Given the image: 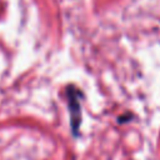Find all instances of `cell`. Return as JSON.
I'll return each mask as SVG.
<instances>
[{"instance_id": "6da1fadb", "label": "cell", "mask_w": 160, "mask_h": 160, "mask_svg": "<svg viewBox=\"0 0 160 160\" xmlns=\"http://www.w3.org/2000/svg\"><path fill=\"white\" fill-rule=\"evenodd\" d=\"M68 100H69V109H70V118H71V128L74 134L78 132V129L81 122V111H80V102H79V91L76 89L69 88L68 89Z\"/></svg>"}]
</instances>
